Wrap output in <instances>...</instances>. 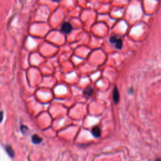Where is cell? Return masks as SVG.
I'll return each mask as SVG.
<instances>
[{
	"instance_id": "277c9868",
	"label": "cell",
	"mask_w": 161,
	"mask_h": 161,
	"mask_svg": "<svg viewBox=\"0 0 161 161\" xmlns=\"http://www.w3.org/2000/svg\"><path fill=\"white\" fill-rule=\"evenodd\" d=\"M91 133L94 137L98 138L101 136V130L99 126H95L93 127L91 130Z\"/></svg>"
},
{
	"instance_id": "6da1fadb",
	"label": "cell",
	"mask_w": 161,
	"mask_h": 161,
	"mask_svg": "<svg viewBox=\"0 0 161 161\" xmlns=\"http://www.w3.org/2000/svg\"><path fill=\"white\" fill-rule=\"evenodd\" d=\"M110 42L112 44L115 45L116 49L120 50L122 48L123 42L121 39L118 38L117 36H113V37H111L110 39Z\"/></svg>"
},
{
	"instance_id": "9c48e42d",
	"label": "cell",
	"mask_w": 161,
	"mask_h": 161,
	"mask_svg": "<svg viewBox=\"0 0 161 161\" xmlns=\"http://www.w3.org/2000/svg\"><path fill=\"white\" fill-rule=\"evenodd\" d=\"M3 119V112L0 111V123H1Z\"/></svg>"
},
{
	"instance_id": "7a4b0ae2",
	"label": "cell",
	"mask_w": 161,
	"mask_h": 161,
	"mask_svg": "<svg viewBox=\"0 0 161 161\" xmlns=\"http://www.w3.org/2000/svg\"><path fill=\"white\" fill-rule=\"evenodd\" d=\"M120 93H119L117 86H115L113 90V100L116 105L120 102Z\"/></svg>"
},
{
	"instance_id": "30bf717a",
	"label": "cell",
	"mask_w": 161,
	"mask_h": 161,
	"mask_svg": "<svg viewBox=\"0 0 161 161\" xmlns=\"http://www.w3.org/2000/svg\"><path fill=\"white\" fill-rule=\"evenodd\" d=\"M154 161H161V159L160 158H157V159H156L155 160H154Z\"/></svg>"
},
{
	"instance_id": "5b68a950",
	"label": "cell",
	"mask_w": 161,
	"mask_h": 161,
	"mask_svg": "<svg viewBox=\"0 0 161 161\" xmlns=\"http://www.w3.org/2000/svg\"><path fill=\"white\" fill-rule=\"evenodd\" d=\"M94 94V90L91 87H87L84 91V95L86 98L91 97Z\"/></svg>"
},
{
	"instance_id": "ba28073f",
	"label": "cell",
	"mask_w": 161,
	"mask_h": 161,
	"mask_svg": "<svg viewBox=\"0 0 161 161\" xmlns=\"http://www.w3.org/2000/svg\"><path fill=\"white\" fill-rule=\"evenodd\" d=\"M21 130H22V132H23V133H25V132H26V131H27V130H28V128H27V127H25V126H22V127H21Z\"/></svg>"
},
{
	"instance_id": "8992f818",
	"label": "cell",
	"mask_w": 161,
	"mask_h": 161,
	"mask_svg": "<svg viewBox=\"0 0 161 161\" xmlns=\"http://www.w3.org/2000/svg\"><path fill=\"white\" fill-rule=\"evenodd\" d=\"M6 150L7 153L8 154V155H9L10 157H13L15 156V152L14 150L12 149V147L11 146H9V145H7L6 146Z\"/></svg>"
},
{
	"instance_id": "8fae6325",
	"label": "cell",
	"mask_w": 161,
	"mask_h": 161,
	"mask_svg": "<svg viewBox=\"0 0 161 161\" xmlns=\"http://www.w3.org/2000/svg\"><path fill=\"white\" fill-rule=\"evenodd\" d=\"M52 1H54L55 2H58V1H60V0H52Z\"/></svg>"
},
{
	"instance_id": "3957f363",
	"label": "cell",
	"mask_w": 161,
	"mask_h": 161,
	"mask_svg": "<svg viewBox=\"0 0 161 161\" xmlns=\"http://www.w3.org/2000/svg\"><path fill=\"white\" fill-rule=\"evenodd\" d=\"M72 30V27L69 22H65L62 25L61 31L64 34H69Z\"/></svg>"
},
{
	"instance_id": "52a82bcc",
	"label": "cell",
	"mask_w": 161,
	"mask_h": 161,
	"mask_svg": "<svg viewBox=\"0 0 161 161\" xmlns=\"http://www.w3.org/2000/svg\"><path fill=\"white\" fill-rule=\"evenodd\" d=\"M42 141V138L40 137L39 136H37V135L35 134L32 137V142L35 144H39Z\"/></svg>"
}]
</instances>
